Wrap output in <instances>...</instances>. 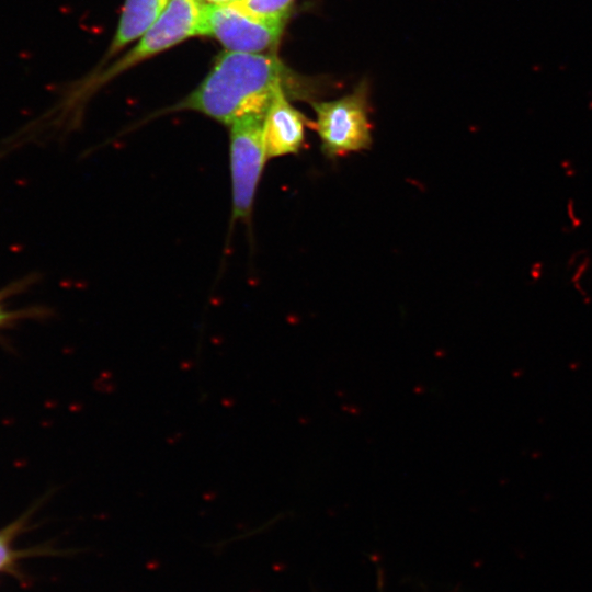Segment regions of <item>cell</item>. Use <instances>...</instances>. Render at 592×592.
<instances>
[{"label": "cell", "instance_id": "6da1fadb", "mask_svg": "<svg viewBox=\"0 0 592 592\" xmlns=\"http://www.w3.org/2000/svg\"><path fill=\"white\" fill-rule=\"evenodd\" d=\"M296 94L294 75L274 55L220 54L201 84L173 110H190L229 126L235 121L265 114L275 94Z\"/></svg>", "mask_w": 592, "mask_h": 592}, {"label": "cell", "instance_id": "7a4b0ae2", "mask_svg": "<svg viewBox=\"0 0 592 592\" xmlns=\"http://www.w3.org/2000/svg\"><path fill=\"white\" fill-rule=\"evenodd\" d=\"M315 129L321 151L329 159L369 149L373 143L367 98L363 87L340 99L312 102Z\"/></svg>", "mask_w": 592, "mask_h": 592}, {"label": "cell", "instance_id": "3957f363", "mask_svg": "<svg viewBox=\"0 0 592 592\" xmlns=\"http://www.w3.org/2000/svg\"><path fill=\"white\" fill-rule=\"evenodd\" d=\"M264 115H247L229 125L234 221H244L251 217L257 189L267 161L263 141Z\"/></svg>", "mask_w": 592, "mask_h": 592}, {"label": "cell", "instance_id": "277c9868", "mask_svg": "<svg viewBox=\"0 0 592 592\" xmlns=\"http://www.w3.org/2000/svg\"><path fill=\"white\" fill-rule=\"evenodd\" d=\"M205 4L203 0H170L158 20L140 36L137 45L95 78V84L104 83L191 36L201 35Z\"/></svg>", "mask_w": 592, "mask_h": 592}, {"label": "cell", "instance_id": "5b68a950", "mask_svg": "<svg viewBox=\"0 0 592 592\" xmlns=\"http://www.w3.org/2000/svg\"><path fill=\"white\" fill-rule=\"evenodd\" d=\"M287 18L260 19L236 4H205L201 35L219 41L228 52L262 53L275 47Z\"/></svg>", "mask_w": 592, "mask_h": 592}, {"label": "cell", "instance_id": "8992f818", "mask_svg": "<svg viewBox=\"0 0 592 592\" xmlns=\"http://www.w3.org/2000/svg\"><path fill=\"white\" fill-rule=\"evenodd\" d=\"M311 122L295 109L284 90L273 98L263 122V141L267 160L299 152L305 141V127Z\"/></svg>", "mask_w": 592, "mask_h": 592}, {"label": "cell", "instance_id": "52a82bcc", "mask_svg": "<svg viewBox=\"0 0 592 592\" xmlns=\"http://www.w3.org/2000/svg\"><path fill=\"white\" fill-rule=\"evenodd\" d=\"M169 2L170 0H126L109 56L139 38L158 20Z\"/></svg>", "mask_w": 592, "mask_h": 592}, {"label": "cell", "instance_id": "ba28073f", "mask_svg": "<svg viewBox=\"0 0 592 592\" xmlns=\"http://www.w3.org/2000/svg\"><path fill=\"white\" fill-rule=\"evenodd\" d=\"M294 0H239L237 7L260 19L287 18Z\"/></svg>", "mask_w": 592, "mask_h": 592}, {"label": "cell", "instance_id": "9c48e42d", "mask_svg": "<svg viewBox=\"0 0 592 592\" xmlns=\"http://www.w3.org/2000/svg\"><path fill=\"white\" fill-rule=\"evenodd\" d=\"M14 530L15 526H10L9 528L0 532V570L5 568L13 559V551L10 543L14 534Z\"/></svg>", "mask_w": 592, "mask_h": 592}, {"label": "cell", "instance_id": "30bf717a", "mask_svg": "<svg viewBox=\"0 0 592 592\" xmlns=\"http://www.w3.org/2000/svg\"><path fill=\"white\" fill-rule=\"evenodd\" d=\"M20 288H21V286H18L16 284H14V285H12V286H10L8 288H4V289L0 291V327H2L5 323H8V322L23 316V311H10L3 305V300L5 299V297L9 294H11L14 291L20 289Z\"/></svg>", "mask_w": 592, "mask_h": 592}, {"label": "cell", "instance_id": "8fae6325", "mask_svg": "<svg viewBox=\"0 0 592 592\" xmlns=\"http://www.w3.org/2000/svg\"><path fill=\"white\" fill-rule=\"evenodd\" d=\"M207 4H214V5H227L238 2L239 0H203Z\"/></svg>", "mask_w": 592, "mask_h": 592}]
</instances>
